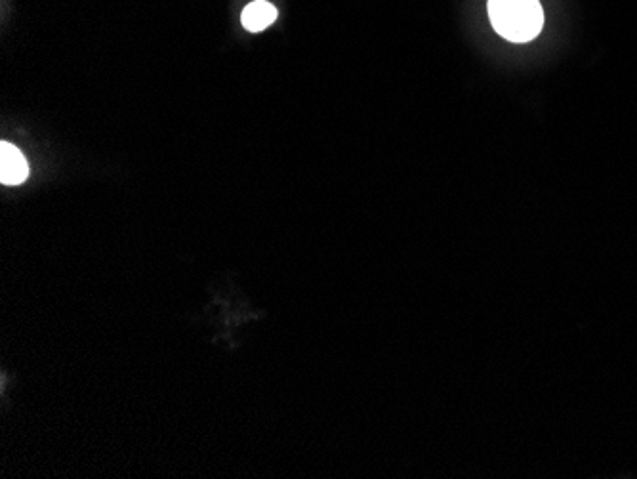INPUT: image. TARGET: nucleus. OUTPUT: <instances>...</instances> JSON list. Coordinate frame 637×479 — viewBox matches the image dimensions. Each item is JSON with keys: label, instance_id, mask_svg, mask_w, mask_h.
<instances>
[{"label": "nucleus", "instance_id": "nucleus-2", "mask_svg": "<svg viewBox=\"0 0 637 479\" xmlns=\"http://www.w3.org/2000/svg\"><path fill=\"white\" fill-rule=\"evenodd\" d=\"M29 176V165L20 149L10 142L0 144V182L4 186H20Z\"/></svg>", "mask_w": 637, "mask_h": 479}, {"label": "nucleus", "instance_id": "nucleus-3", "mask_svg": "<svg viewBox=\"0 0 637 479\" xmlns=\"http://www.w3.org/2000/svg\"><path fill=\"white\" fill-rule=\"evenodd\" d=\"M275 20H277V8L268 0L250 2L241 16L243 27L250 33H260V31L268 29Z\"/></svg>", "mask_w": 637, "mask_h": 479}, {"label": "nucleus", "instance_id": "nucleus-1", "mask_svg": "<svg viewBox=\"0 0 637 479\" xmlns=\"http://www.w3.org/2000/svg\"><path fill=\"white\" fill-rule=\"evenodd\" d=\"M489 18L502 39L529 42L542 31L544 10L538 0H489Z\"/></svg>", "mask_w": 637, "mask_h": 479}]
</instances>
